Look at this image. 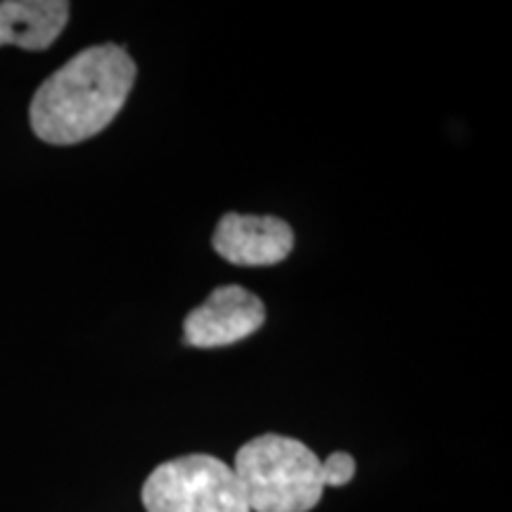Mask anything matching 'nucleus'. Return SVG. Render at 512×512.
Returning a JSON list of instances; mask_svg holds the SVG:
<instances>
[{
  "label": "nucleus",
  "mask_w": 512,
  "mask_h": 512,
  "mask_svg": "<svg viewBox=\"0 0 512 512\" xmlns=\"http://www.w3.org/2000/svg\"><path fill=\"white\" fill-rule=\"evenodd\" d=\"M266 323V306L240 285L216 287L183 320V342L195 349H221L252 337Z\"/></svg>",
  "instance_id": "nucleus-4"
},
{
  "label": "nucleus",
  "mask_w": 512,
  "mask_h": 512,
  "mask_svg": "<svg viewBox=\"0 0 512 512\" xmlns=\"http://www.w3.org/2000/svg\"><path fill=\"white\" fill-rule=\"evenodd\" d=\"M233 472L252 512H309L323 498L320 458L283 434L247 441L235 453Z\"/></svg>",
  "instance_id": "nucleus-2"
},
{
  "label": "nucleus",
  "mask_w": 512,
  "mask_h": 512,
  "mask_svg": "<svg viewBox=\"0 0 512 512\" xmlns=\"http://www.w3.org/2000/svg\"><path fill=\"white\" fill-rule=\"evenodd\" d=\"M140 498L147 512H252L233 467L207 453L157 465Z\"/></svg>",
  "instance_id": "nucleus-3"
},
{
  "label": "nucleus",
  "mask_w": 512,
  "mask_h": 512,
  "mask_svg": "<svg viewBox=\"0 0 512 512\" xmlns=\"http://www.w3.org/2000/svg\"><path fill=\"white\" fill-rule=\"evenodd\" d=\"M325 486H344L356 475V460L347 451H335L332 456L320 460Z\"/></svg>",
  "instance_id": "nucleus-7"
},
{
  "label": "nucleus",
  "mask_w": 512,
  "mask_h": 512,
  "mask_svg": "<svg viewBox=\"0 0 512 512\" xmlns=\"http://www.w3.org/2000/svg\"><path fill=\"white\" fill-rule=\"evenodd\" d=\"M64 0H5L0 3V48L46 50L67 27Z\"/></svg>",
  "instance_id": "nucleus-6"
},
{
  "label": "nucleus",
  "mask_w": 512,
  "mask_h": 512,
  "mask_svg": "<svg viewBox=\"0 0 512 512\" xmlns=\"http://www.w3.org/2000/svg\"><path fill=\"white\" fill-rule=\"evenodd\" d=\"M216 254L235 266H275L294 249L290 223L275 216L226 214L211 238Z\"/></svg>",
  "instance_id": "nucleus-5"
},
{
  "label": "nucleus",
  "mask_w": 512,
  "mask_h": 512,
  "mask_svg": "<svg viewBox=\"0 0 512 512\" xmlns=\"http://www.w3.org/2000/svg\"><path fill=\"white\" fill-rule=\"evenodd\" d=\"M138 67L126 48L102 43L76 53L38 86L31 128L48 145L86 143L124 110Z\"/></svg>",
  "instance_id": "nucleus-1"
}]
</instances>
